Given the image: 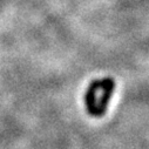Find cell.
I'll return each instance as SVG.
<instances>
[{
	"instance_id": "6da1fadb",
	"label": "cell",
	"mask_w": 149,
	"mask_h": 149,
	"mask_svg": "<svg viewBox=\"0 0 149 149\" xmlns=\"http://www.w3.org/2000/svg\"><path fill=\"white\" fill-rule=\"evenodd\" d=\"M116 82L113 78H101L92 81L85 93L84 101L87 113L93 118H102L108 110Z\"/></svg>"
}]
</instances>
